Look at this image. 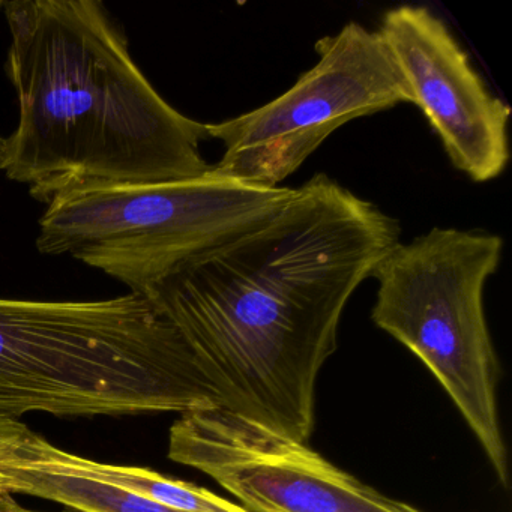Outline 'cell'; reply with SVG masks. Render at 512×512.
<instances>
[{
	"label": "cell",
	"mask_w": 512,
	"mask_h": 512,
	"mask_svg": "<svg viewBox=\"0 0 512 512\" xmlns=\"http://www.w3.org/2000/svg\"><path fill=\"white\" fill-rule=\"evenodd\" d=\"M169 458L229 491L250 512H421L383 496L308 448L223 407L181 413Z\"/></svg>",
	"instance_id": "cell-7"
},
{
	"label": "cell",
	"mask_w": 512,
	"mask_h": 512,
	"mask_svg": "<svg viewBox=\"0 0 512 512\" xmlns=\"http://www.w3.org/2000/svg\"><path fill=\"white\" fill-rule=\"evenodd\" d=\"M5 0H0V11H4Z\"/></svg>",
	"instance_id": "cell-13"
},
{
	"label": "cell",
	"mask_w": 512,
	"mask_h": 512,
	"mask_svg": "<svg viewBox=\"0 0 512 512\" xmlns=\"http://www.w3.org/2000/svg\"><path fill=\"white\" fill-rule=\"evenodd\" d=\"M4 146L5 137L0 136V172L4 170Z\"/></svg>",
	"instance_id": "cell-12"
},
{
	"label": "cell",
	"mask_w": 512,
	"mask_h": 512,
	"mask_svg": "<svg viewBox=\"0 0 512 512\" xmlns=\"http://www.w3.org/2000/svg\"><path fill=\"white\" fill-rule=\"evenodd\" d=\"M295 188L217 175L121 187L74 188L38 221L44 256H71L145 296L178 266L277 214Z\"/></svg>",
	"instance_id": "cell-5"
},
{
	"label": "cell",
	"mask_w": 512,
	"mask_h": 512,
	"mask_svg": "<svg viewBox=\"0 0 512 512\" xmlns=\"http://www.w3.org/2000/svg\"><path fill=\"white\" fill-rule=\"evenodd\" d=\"M7 74L19 124L4 170L41 203L74 188L199 178L208 124L170 106L100 0H10Z\"/></svg>",
	"instance_id": "cell-2"
},
{
	"label": "cell",
	"mask_w": 512,
	"mask_h": 512,
	"mask_svg": "<svg viewBox=\"0 0 512 512\" xmlns=\"http://www.w3.org/2000/svg\"><path fill=\"white\" fill-rule=\"evenodd\" d=\"M398 242L397 220L317 173L277 214L182 263L146 298L220 407L307 443L344 308Z\"/></svg>",
	"instance_id": "cell-1"
},
{
	"label": "cell",
	"mask_w": 512,
	"mask_h": 512,
	"mask_svg": "<svg viewBox=\"0 0 512 512\" xmlns=\"http://www.w3.org/2000/svg\"><path fill=\"white\" fill-rule=\"evenodd\" d=\"M95 472L133 493L148 497L179 512H250L206 488L190 482L167 478L145 467L121 466L92 460Z\"/></svg>",
	"instance_id": "cell-10"
},
{
	"label": "cell",
	"mask_w": 512,
	"mask_h": 512,
	"mask_svg": "<svg viewBox=\"0 0 512 512\" xmlns=\"http://www.w3.org/2000/svg\"><path fill=\"white\" fill-rule=\"evenodd\" d=\"M319 61L271 103L208 124L224 154L214 173L278 188L347 122L412 104L409 89L379 32L347 23L316 43Z\"/></svg>",
	"instance_id": "cell-6"
},
{
	"label": "cell",
	"mask_w": 512,
	"mask_h": 512,
	"mask_svg": "<svg viewBox=\"0 0 512 512\" xmlns=\"http://www.w3.org/2000/svg\"><path fill=\"white\" fill-rule=\"evenodd\" d=\"M0 490L62 503L79 512H179L95 472L16 418L0 416Z\"/></svg>",
	"instance_id": "cell-9"
},
{
	"label": "cell",
	"mask_w": 512,
	"mask_h": 512,
	"mask_svg": "<svg viewBox=\"0 0 512 512\" xmlns=\"http://www.w3.org/2000/svg\"><path fill=\"white\" fill-rule=\"evenodd\" d=\"M377 32L455 169L475 182L499 178L509 161L511 107L488 89L445 22L401 5L386 11Z\"/></svg>",
	"instance_id": "cell-8"
},
{
	"label": "cell",
	"mask_w": 512,
	"mask_h": 512,
	"mask_svg": "<svg viewBox=\"0 0 512 512\" xmlns=\"http://www.w3.org/2000/svg\"><path fill=\"white\" fill-rule=\"evenodd\" d=\"M0 512H41L34 511V509L25 508V506L20 505L16 499H14L13 494L8 493V491H0Z\"/></svg>",
	"instance_id": "cell-11"
},
{
	"label": "cell",
	"mask_w": 512,
	"mask_h": 512,
	"mask_svg": "<svg viewBox=\"0 0 512 512\" xmlns=\"http://www.w3.org/2000/svg\"><path fill=\"white\" fill-rule=\"evenodd\" d=\"M220 407L181 335L136 293L0 298V416H139Z\"/></svg>",
	"instance_id": "cell-3"
},
{
	"label": "cell",
	"mask_w": 512,
	"mask_h": 512,
	"mask_svg": "<svg viewBox=\"0 0 512 512\" xmlns=\"http://www.w3.org/2000/svg\"><path fill=\"white\" fill-rule=\"evenodd\" d=\"M502 253L503 239L479 230L434 227L409 244L398 242L371 275L379 283L371 319L439 380L506 487L499 361L482 301Z\"/></svg>",
	"instance_id": "cell-4"
},
{
	"label": "cell",
	"mask_w": 512,
	"mask_h": 512,
	"mask_svg": "<svg viewBox=\"0 0 512 512\" xmlns=\"http://www.w3.org/2000/svg\"><path fill=\"white\" fill-rule=\"evenodd\" d=\"M0 491H2V490H0Z\"/></svg>",
	"instance_id": "cell-14"
}]
</instances>
